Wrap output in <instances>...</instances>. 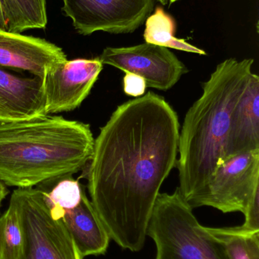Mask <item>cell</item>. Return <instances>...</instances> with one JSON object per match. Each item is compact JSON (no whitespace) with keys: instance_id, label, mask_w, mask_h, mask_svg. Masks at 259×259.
Instances as JSON below:
<instances>
[{"instance_id":"obj_1","label":"cell","mask_w":259,"mask_h":259,"mask_svg":"<svg viewBox=\"0 0 259 259\" xmlns=\"http://www.w3.org/2000/svg\"><path fill=\"white\" fill-rule=\"evenodd\" d=\"M177 114L152 91L117 108L94 140L88 188L110 240L144 247L160 189L177 161Z\"/></svg>"},{"instance_id":"obj_2","label":"cell","mask_w":259,"mask_h":259,"mask_svg":"<svg viewBox=\"0 0 259 259\" xmlns=\"http://www.w3.org/2000/svg\"><path fill=\"white\" fill-rule=\"evenodd\" d=\"M254 59H226L203 84L179 131L176 161L179 193L190 202L211 181L225 161L231 114L252 74Z\"/></svg>"},{"instance_id":"obj_3","label":"cell","mask_w":259,"mask_h":259,"mask_svg":"<svg viewBox=\"0 0 259 259\" xmlns=\"http://www.w3.org/2000/svg\"><path fill=\"white\" fill-rule=\"evenodd\" d=\"M94 146L89 124L61 116L0 121V181L31 188L71 176L90 162Z\"/></svg>"},{"instance_id":"obj_4","label":"cell","mask_w":259,"mask_h":259,"mask_svg":"<svg viewBox=\"0 0 259 259\" xmlns=\"http://www.w3.org/2000/svg\"><path fill=\"white\" fill-rule=\"evenodd\" d=\"M193 209L178 188L159 193L147 233L156 245L155 259H228L223 243L199 223Z\"/></svg>"},{"instance_id":"obj_5","label":"cell","mask_w":259,"mask_h":259,"mask_svg":"<svg viewBox=\"0 0 259 259\" xmlns=\"http://www.w3.org/2000/svg\"><path fill=\"white\" fill-rule=\"evenodd\" d=\"M22 233L18 259H83L62 219L52 216L43 190L18 188L11 196Z\"/></svg>"},{"instance_id":"obj_6","label":"cell","mask_w":259,"mask_h":259,"mask_svg":"<svg viewBox=\"0 0 259 259\" xmlns=\"http://www.w3.org/2000/svg\"><path fill=\"white\" fill-rule=\"evenodd\" d=\"M258 189L259 149H255L227 160L189 205L193 208L209 206L223 213L244 214L251 198Z\"/></svg>"},{"instance_id":"obj_7","label":"cell","mask_w":259,"mask_h":259,"mask_svg":"<svg viewBox=\"0 0 259 259\" xmlns=\"http://www.w3.org/2000/svg\"><path fill=\"white\" fill-rule=\"evenodd\" d=\"M156 0H62V10L84 36L97 31L133 33L152 14Z\"/></svg>"},{"instance_id":"obj_8","label":"cell","mask_w":259,"mask_h":259,"mask_svg":"<svg viewBox=\"0 0 259 259\" xmlns=\"http://www.w3.org/2000/svg\"><path fill=\"white\" fill-rule=\"evenodd\" d=\"M98 58L103 65L141 76L147 88L159 91H168L188 72L185 65L169 49L147 42L106 47Z\"/></svg>"},{"instance_id":"obj_9","label":"cell","mask_w":259,"mask_h":259,"mask_svg":"<svg viewBox=\"0 0 259 259\" xmlns=\"http://www.w3.org/2000/svg\"><path fill=\"white\" fill-rule=\"evenodd\" d=\"M103 65L96 58L67 59L52 67L43 79L46 115L79 107L91 93Z\"/></svg>"},{"instance_id":"obj_10","label":"cell","mask_w":259,"mask_h":259,"mask_svg":"<svg viewBox=\"0 0 259 259\" xmlns=\"http://www.w3.org/2000/svg\"><path fill=\"white\" fill-rule=\"evenodd\" d=\"M65 60L62 48L46 39L0 30L1 67L44 79L52 67Z\"/></svg>"},{"instance_id":"obj_11","label":"cell","mask_w":259,"mask_h":259,"mask_svg":"<svg viewBox=\"0 0 259 259\" xmlns=\"http://www.w3.org/2000/svg\"><path fill=\"white\" fill-rule=\"evenodd\" d=\"M46 115L43 79L0 66V121Z\"/></svg>"},{"instance_id":"obj_12","label":"cell","mask_w":259,"mask_h":259,"mask_svg":"<svg viewBox=\"0 0 259 259\" xmlns=\"http://www.w3.org/2000/svg\"><path fill=\"white\" fill-rule=\"evenodd\" d=\"M255 149H259V77L252 72L231 114L225 161Z\"/></svg>"},{"instance_id":"obj_13","label":"cell","mask_w":259,"mask_h":259,"mask_svg":"<svg viewBox=\"0 0 259 259\" xmlns=\"http://www.w3.org/2000/svg\"><path fill=\"white\" fill-rule=\"evenodd\" d=\"M62 220L83 258L106 253L110 238L85 192L79 205L65 211Z\"/></svg>"},{"instance_id":"obj_14","label":"cell","mask_w":259,"mask_h":259,"mask_svg":"<svg viewBox=\"0 0 259 259\" xmlns=\"http://www.w3.org/2000/svg\"><path fill=\"white\" fill-rule=\"evenodd\" d=\"M0 6L7 31L21 33L47 26V0H0Z\"/></svg>"},{"instance_id":"obj_15","label":"cell","mask_w":259,"mask_h":259,"mask_svg":"<svg viewBox=\"0 0 259 259\" xmlns=\"http://www.w3.org/2000/svg\"><path fill=\"white\" fill-rule=\"evenodd\" d=\"M174 19L162 8L158 7L145 21L144 39L145 42L165 48L205 56L206 52L187 42L185 39L175 36Z\"/></svg>"},{"instance_id":"obj_16","label":"cell","mask_w":259,"mask_h":259,"mask_svg":"<svg viewBox=\"0 0 259 259\" xmlns=\"http://www.w3.org/2000/svg\"><path fill=\"white\" fill-rule=\"evenodd\" d=\"M208 229L223 243L228 259H259V231L241 226Z\"/></svg>"},{"instance_id":"obj_17","label":"cell","mask_w":259,"mask_h":259,"mask_svg":"<svg viewBox=\"0 0 259 259\" xmlns=\"http://www.w3.org/2000/svg\"><path fill=\"white\" fill-rule=\"evenodd\" d=\"M84 192L79 181L69 177L62 178L50 193L44 192L52 216L56 219H62L65 211L79 205Z\"/></svg>"},{"instance_id":"obj_18","label":"cell","mask_w":259,"mask_h":259,"mask_svg":"<svg viewBox=\"0 0 259 259\" xmlns=\"http://www.w3.org/2000/svg\"><path fill=\"white\" fill-rule=\"evenodd\" d=\"M22 246V233L16 209L9 202L0 217V258L18 259Z\"/></svg>"},{"instance_id":"obj_19","label":"cell","mask_w":259,"mask_h":259,"mask_svg":"<svg viewBox=\"0 0 259 259\" xmlns=\"http://www.w3.org/2000/svg\"><path fill=\"white\" fill-rule=\"evenodd\" d=\"M243 214L245 222L242 228L248 231H259V189L254 193Z\"/></svg>"},{"instance_id":"obj_20","label":"cell","mask_w":259,"mask_h":259,"mask_svg":"<svg viewBox=\"0 0 259 259\" xmlns=\"http://www.w3.org/2000/svg\"><path fill=\"white\" fill-rule=\"evenodd\" d=\"M147 84L141 76L126 72L123 77V91L126 95L140 97L145 93Z\"/></svg>"},{"instance_id":"obj_21","label":"cell","mask_w":259,"mask_h":259,"mask_svg":"<svg viewBox=\"0 0 259 259\" xmlns=\"http://www.w3.org/2000/svg\"><path fill=\"white\" fill-rule=\"evenodd\" d=\"M8 193H9V190H8L6 184L0 181V207H1L2 202L4 200Z\"/></svg>"},{"instance_id":"obj_22","label":"cell","mask_w":259,"mask_h":259,"mask_svg":"<svg viewBox=\"0 0 259 259\" xmlns=\"http://www.w3.org/2000/svg\"><path fill=\"white\" fill-rule=\"evenodd\" d=\"M0 30H7V29H6V21H5L3 12H2L1 6H0Z\"/></svg>"},{"instance_id":"obj_23","label":"cell","mask_w":259,"mask_h":259,"mask_svg":"<svg viewBox=\"0 0 259 259\" xmlns=\"http://www.w3.org/2000/svg\"><path fill=\"white\" fill-rule=\"evenodd\" d=\"M177 1H179V0H167V3H169V4H173V3Z\"/></svg>"},{"instance_id":"obj_24","label":"cell","mask_w":259,"mask_h":259,"mask_svg":"<svg viewBox=\"0 0 259 259\" xmlns=\"http://www.w3.org/2000/svg\"><path fill=\"white\" fill-rule=\"evenodd\" d=\"M161 2L164 1V3H167V0H161Z\"/></svg>"},{"instance_id":"obj_25","label":"cell","mask_w":259,"mask_h":259,"mask_svg":"<svg viewBox=\"0 0 259 259\" xmlns=\"http://www.w3.org/2000/svg\"><path fill=\"white\" fill-rule=\"evenodd\" d=\"M0 259H1V258H0Z\"/></svg>"}]
</instances>
